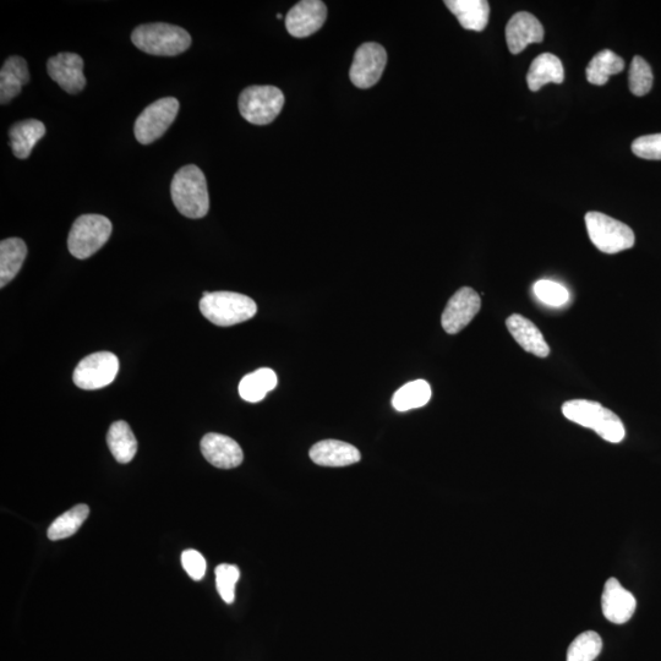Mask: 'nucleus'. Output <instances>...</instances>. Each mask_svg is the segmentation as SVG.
<instances>
[{
	"label": "nucleus",
	"instance_id": "obj_34",
	"mask_svg": "<svg viewBox=\"0 0 661 661\" xmlns=\"http://www.w3.org/2000/svg\"><path fill=\"white\" fill-rule=\"evenodd\" d=\"M182 564L189 577L194 581H201L206 573V560L199 551L185 550L182 554Z\"/></svg>",
	"mask_w": 661,
	"mask_h": 661
},
{
	"label": "nucleus",
	"instance_id": "obj_15",
	"mask_svg": "<svg viewBox=\"0 0 661 661\" xmlns=\"http://www.w3.org/2000/svg\"><path fill=\"white\" fill-rule=\"evenodd\" d=\"M201 452L213 467L232 469L243 463L242 447L226 435L207 434L201 440Z\"/></svg>",
	"mask_w": 661,
	"mask_h": 661
},
{
	"label": "nucleus",
	"instance_id": "obj_19",
	"mask_svg": "<svg viewBox=\"0 0 661 661\" xmlns=\"http://www.w3.org/2000/svg\"><path fill=\"white\" fill-rule=\"evenodd\" d=\"M30 73L24 58L13 56L5 60L0 70V102L7 105L29 83Z\"/></svg>",
	"mask_w": 661,
	"mask_h": 661
},
{
	"label": "nucleus",
	"instance_id": "obj_31",
	"mask_svg": "<svg viewBox=\"0 0 661 661\" xmlns=\"http://www.w3.org/2000/svg\"><path fill=\"white\" fill-rule=\"evenodd\" d=\"M533 291L535 297L549 307L559 308L570 300V293L567 289L554 281L540 280L534 284Z\"/></svg>",
	"mask_w": 661,
	"mask_h": 661
},
{
	"label": "nucleus",
	"instance_id": "obj_8",
	"mask_svg": "<svg viewBox=\"0 0 661 661\" xmlns=\"http://www.w3.org/2000/svg\"><path fill=\"white\" fill-rule=\"evenodd\" d=\"M179 112L177 98H161L146 107L135 122V138L142 145H150L160 139L176 120Z\"/></svg>",
	"mask_w": 661,
	"mask_h": 661
},
{
	"label": "nucleus",
	"instance_id": "obj_32",
	"mask_svg": "<svg viewBox=\"0 0 661 661\" xmlns=\"http://www.w3.org/2000/svg\"><path fill=\"white\" fill-rule=\"evenodd\" d=\"M240 571L237 566L222 564L216 568V584L218 594L223 602L233 604L236 599V586L239 581Z\"/></svg>",
	"mask_w": 661,
	"mask_h": 661
},
{
	"label": "nucleus",
	"instance_id": "obj_35",
	"mask_svg": "<svg viewBox=\"0 0 661 661\" xmlns=\"http://www.w3.org/2000/svg\"><path fill=\"white\" fill-rule=\"evenodd\" d=\"M277 19H282V15H281V14H277Z\"/></svg>",
	"mask_w": 661,
	"mask_h": 661
},
{
	"label": "nucleus",
	"instance_id": "obj_13",
	"mask_svg": "<svg viewBox=\"0 0 661 661\" xmlns=\"http://www.w3.org/2000/svg\"><path fill=\"white\" fill-rule=\"evenodd\" d=\"M327 18V8L320 0H303L294 5L286 16V27L289 35L305 38L314 35Z\"/></svg>",
	"mask_w": 661,
	"mask_h": 661
},
{
	"label": "nucleus",
	"instance_id": "obj_14",
	"mask_svg": "<svg viewBox=\"0 0 661 661\" xmlns=\"http://www.w3.org/2000/svg\"><path fill=\"white\" fill-rule=\"evenodd\" d=\"M637 609L635 595L621 586L616 578L605 583L602 595V610L611 624L624 625L631 620Z\"/></svg>",
	"mask_w": 661,
	"mask_h": 661
},
{
	"label": "nucleus",
	"instance_id": "obj_21",
	"mask_svg": "<svg viewBox=\"0 0 661 661\" xmlns=\"http://www.w3.org/2000/svg\"><path fill=\"white\" fill-rule=\"evenodd\" d=\"M564 79V65L553 53H543L535 58L527 75L528 87L533 92L549 83L561 84Z\"/></svg>",
	"mask_w": 661,
	"mask_h": 661
},
{
	"label": "nucleus",
	"instance_id": "obj_28",
	"mask_svg": "<svg viewBox=\"0 0 661 661\" xmlns=\"http://www.w3.org/2000/svg\"><path fill=\"white\" fill-rule=\"evenodd\" d=\"M90 515V508L87 505H76L70 508L68 512L63 513L48 528V538L57 542V540L67 539L79 531L81 526Z\"/></svg>",
	"mask_w": 661,
	"mask_h": 661
},
{
	"label": "nucleus",
	"instance_id": "obj_30",
	"mask_svg": "<svg viewBox=\"0 0 661 661\" xmlns=\"http://www.w3.org/2000/svg\"><path fill=\"white\" fill-rule=\"evenodd\" d=\"M628 84L633 95L642 97L649 94L653 86V71L642 57L632 59Z\"/></svg>",
	"mask_w": 661,
	"mask_h": 661
},
{
	"label": "nucleus",
	"instance_id": "obj_10",
	"mask_svg": "<svg viewBox=\"0 0 661 661\" xmlns=\"http://www.w3.org/2000/svg\"><path fill=\"white\" fill-rule=\"evenodd\" d=\"M386 49L379 43H364L354 54L349 78L359 89H370L379 83L386 68Z\"/></svg>",
	"mask_w": 661,
	"mask_h": 661
},
{
	"label": "nucleus",
	"instance_id": "obj_29",
	"mask_svg": "<svg viewBox=\"0 0 661 661\" xmlns=\"http://www.w3.org/2000/svg\"><path fill=\"white\" fill-rule=\"evenodd\" d=\"M602 649L603 641L597 632H583L568 648L567 661H594L602 653Z\"/></svg>",
	"mask_w": 661,
	"mask_h": 661
},
{
	"label": "nucleus",
	"instance_id": "obj_5",
	"mask_svg": "<svg viewBox=\"0 0 661 661\" xmlns=\"http://www.w3.org/2000/svg\"><path fill=\"white\" fill-rule=\"evenodd\" d=\"M112 223L101 215H84L74 222L68 237V249L74 258L89 259L108 242Z\"/></svg>",
	"mask_w": 661,
	"mask_h": 661
},
{
	"label": "nucleus",
	"instance_id": "obj_3",
	"mask_svg": "<svg viewBox=\"0 0 661 661\" xmlns=\"http://www.w3.org/2000/svg\"><path fill=\"white\" fill-rule=\"evenodd\" d=\"M131 41L140 51L157 57H176L191 46V36L187 30L165 23L136 27Z\"/></svg>",
	"mask_w": 661,
	"mask_h": 661
},
{
	"label": "nucleus",
	"instance_id": "obj_20",
	"mask_svg": "<svg viewBox=\"0 0 661 661\" xmlns=\"http://www.w3.org/2000/svg\"><path fill=\"white\" fill-rule=\"evenodd\" d=\"M445 4L463 29L480 32L489 23L490 5L485 0H446Z\"/></svg>",
	"mask_w": 661,
	"mask_h": 661
},
{
	"label": "nucleus",
	"instance_id": "obj_27",
	"mask_svg": "<svg viewBox=\"0 0 661 661\" xmlns=\"http://www.w3.org/2000/svg\"><path fill=\"white\" fill-rule=\"evenodd\" d=\"M431 398V387L425 380L409 382L398 390L392 398V406L398 412L412 411L428 404Z\"/></svg>",
	"mask_w": 661,
	"mask_h": 661
},
{
	"label": "nucleus",
	"instance_id": "obj_11",
	"mask_svg": "<svg viewBox=\"0 0 661 661\" xmlns=\"http://www.w3.org/2000/svg\"><path fill=\"white\" fill-rule=\"evenodd\" d=\"M482 308V300L474 289L463 287L453 294L442 313L441 324L449 335L460 333Z\"/></svg>",
	"mask_w": 661,
	"mask_h": 661
},
{
	"label": "nucleus",
	"instance_id": "obj_1",
	"mask_svg": "<svg viewBox=\"0 0 661 661\" xmlns=\"http://www.w3.org/2000/svg\"><path fill=\"white\" fill-rule=\"evenodd\" d=\"M171 195L174 206L185 217L198 220L205 217L210 210L205 174L194 165L179 169L172 180Z\"/></svg>",
	"mask_w": 661,
	"mask_h": 661
},
{
	"label": "nucleus",
	"instance_id": "obj_24",
	"mask_svg": "<svg viewBox=\"0 0 661 661\" xmlns=\"http://www.w3.org/2000/svg\"><path fill=\"white\" fill-rule=\"evenodd\" d=\"M107 444L114 458L119 463L127 464L134 460L138 452V441L128 423L116 422L107 434Z\"/></svg>",
	"mask_w": 661,
	"mask_h": 661
},
{
	"label": "nucleus",
	"instance_id": "obj_33",
	"mask_svg": "<svg viewBox=\"0 0 661 661\" xmlns=\"http://www.w3.org/2000/svg\"><path fill=\"white\" fill-rule=\"evenodd\" d=\"M632 152L644 160H661V134L641 136L633 141Z\"/></svg>",
	"mask_w": 661,
	"mask_h": 661
},
{
	"label": "nucleus",
	"instance_id": "obj_17",
	"mask_svg": "<svg viewBox=\"0 0 661 661\" xmlns=\"http://www.w3.org/2000/svg\"><path fill=\"white\" fill-rule=\"evenodd\" d=\"M310 458L322 467H347L360 461V452L347 442L337 440L320 441L311 447Z\"/></svg>",
	"mask_w": 661,
	"mask_h": 661
},
{
	"label": "nucleus",
	"instance_id": "obj_26",
	"mask_svg": "<svg viewBox=\"0 0 661 661\" xmlns=\"http://www.w3.org/2000/svg\"><path fill=\"white\" fill-rule=\"evenodd\" d=\"M625 69L624 59L610 49L595 54L586 70L587 80L593 85L603 86L610 76L620 74Z\"/></svg>",
	"mask_w": 661,
	"mask_h": 661
},
{
	"label": "nucleus",
	"instance_id": "obj_12",
	"mask_svg": "<svg viewBox=\"0 0 661 661\" xmlns=\"http://www.w3.org/2000/svg\"><path fill=\"white\" fill-rule=\"evenodd\" d=\"M49 76L68 94L76 95L86 86L84 60L75 53H59L49 58L47 63Z\"/></svg>",
	"mask_w": 661,
	"mask_h": 661
},
{
	"label": "nucleus",
	"instance_id": "obj_16",
	"mask_svg": "<svg viewBox=\"0 0 661 661\" xmlns=\"http://www.w3.org/2000/svg\"><path fill=\"white\" fill-rule=\"evenodd\" d=\"M543 40V25L531 13H517L508 21L506 41L512 54H520L531 43H540Z\"/></svg>",
	"mask_w": 661,
	"mask_h": 661
},
{
	"label": "nucleus",
	"instance_id": "obj_22",
	"mask_svg": "<svg viewBox=\"0 0 661 661\" xmlns=\"http://www.w3.org/2000/svg\"><path fill=\"white\" fill-rule=\"evenodd\" d=\"M45 135L46 127L40 120L27 119L15 123L9 130L10 146H12L14 156L20 160H26L37 142Z\"/></svg>",
	"mask_w": 661,
	"mask_h": 661
},
{
	"label": "nucleus",
	"instance_id": "obj_2",
	"mask_svg": "<svg viewBox=\"0 0 661 661\" xmlns=\"http://www.w3.org/2000/svg\"><path fill=\"white\" fill-rule=\"evenodd\" d=\"M562 413L571 422L592 429L605 441L619 444L625 439L626 429L622 420L602 404L587 400L564 403Z\"/></svg>",
	"mask_w": 661,
	"mask_h": 661
},
{
	"label": "nucleus",
	"instance_id": "obj_18",
	"mask_svg": "<svg viewBox=\"0 0 661 661\" xmlns=\"http://www.w3.org/2000/svg\"><path fill=\"white\" fill-rule=\"evenodd\" d=\"M506 326L515 341L524 351L546 358L550 354L549 344L546 343L543 333L531 320L520 314H513L506 320Z\"/></svg>",
	"mask_w": 661,
	"mask_h": 661
},
{
	"label": "nucleus",
	"instance_id": "obj_9",
	"mask_svg": "<svg viewBox=\"0 0 661 661\" xmlns=\"http://www.w3.org/2000/svg\"><path fill=\"white\" fill-rule=\"evenodd\" d=\"M119 371V360L111 352H98L84 358L76 366L73 380L79 389L100 390L111 385Z\"/></svg>",
	"mask_w": 661,
	"mask_h": 661
},
{
	"label": "nucleus",
	"instance_id": "obj_25",
	"mask_svg": "<svg viewBox=\"0 0 661 661\" xmlns=\"http://www.w3.org/2000/svg\"><path fill=\"white\" fill-rule=\"evenodd\" d=\"M277 375L269 368H261L244 376L239 384V395L244 401L258 403L264 400L267 393L276 389Z\"/></svg>",
	"mask_w": 661,
	"mask_h": 661
},
{
	"label": "nucleus",
	"instance_id": "obj_7",
	"mask_svg": "<svg viewBox=\"0 0 661 661\" xmlns=\"http://www.w3.org/2000/svg\"><path fill=\"white\" fill-rule=\"evenodd\" d=\"M283 106V92L276 86H250L239 96L240 114L255 125L272 123L280 116Z\"/></svg>",
	"mask_w": 661,
	"mask_h": 661
},
{
	"label": "nucleus",
	"instance_id": "obj_23",
	"mask_svg": "<svg viewBox=\"0 0 661 661\" xmlns=\"http://www.w3.org/2000/svg\"><path fill=\"white\" fill-rule=\"evenodd\" d=\"M27 255L24 240L9 238L0 243V287L4 288L18 275Z\"/></svg>",
	"mask_w": 661,
	"mask_h": 661
},
{
	"label": "nucleus",
	"instance_id": "obj_4",
	"mask_svg": "<svg viewBox=\"0 0 661 661\" xmlns=\"http://www.w3.org/2000/svg\"><path fill=\"white\" fill-rule=\"evenodd\" d=\"M201 314L217 326L228 327L253 319L258 305L244 294L205 292L200 300Z\"/></svg>",
	"mask_w": 661,
	"mask_h": 661
},
{
	"label": "nucleus",
	"instance_id": "obj_6",
	"mask_svg": "<svg viewBox=\"0 0 661 661\" xmlns=\"http://www.w3.org/2000/svg\"><path fill=\"white\" fill-rule=\"evenodd\" d=\"M586 226L589 238L602 253L617 254L635 245L636 237L632 229L604 213L588 212Z\"/></svg>",
	"mask_w": 661,
	"mask_h": 661
}]
</instances>
